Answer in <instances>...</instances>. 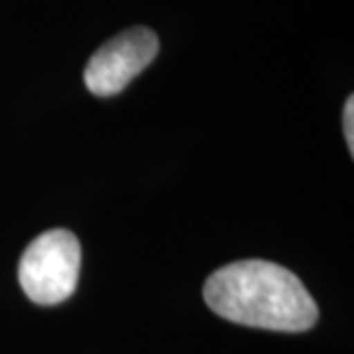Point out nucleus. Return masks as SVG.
<instances>
[{
    "instance_id": "1",
    "label": "nucleus",
    "mask_w": 354,
    "mask_h": 354,
    "mask_svg": "<svg viewBox=\"0 0 354 354\" xmlns=\"http://www.w3.org/2000/svg\"><path fill=\"white\" fill-rule=\"evenodd\" d=\"M203 297L218 317L272 331H308L317 304L290 269L267 260H237L205 281Z\"/></svg>"
},
{
    "instance_id": "2",
    "label": "nucleus",
    "mask_w": 354,
    "mask_h": 354,
    "mask_svg": "<svg viewBox=\"0 0 354 354\" xmlns=\"http://www.w3.org/2000/svg\"><path fill=\"white\" fill-rule=\"evenodd\" d=\"M81 274V242L69 230L41 232L19 263V283L35 304H60L76 290Z\"/></svg>"
},
{
    "instance_id": "3",
    "label": "nucleus",
    "mask_w": 354,
    "mask_h": 354,
    "mask_svg": "<svg viewBox=\"0 0 354 354\" xmlns=\"http://www.w3.org/2000/svg\"><path fill=\"white\" fill-rule=\"evenodd\" d=\"M159 53V37L150 28L136 26L115 35L90 58L83 81L97 97L122 92Z\"/></svg>"
},
{
    "instance_id": "4",
    "label": "nucleus",
    "mask_w": 354,
    "mask_h": 354,
    "mask_svg": "<svg viewBox=\"0 0 354 354\" xmlns=\"http://www.w3.org/2000/svg\"><path fill=\"white\" fill-rule=\"evenodd\" d=\"M343 131H345V140H348L350 154H354V97H348L343 109Z\"/></svg>"
}]
</instances>
